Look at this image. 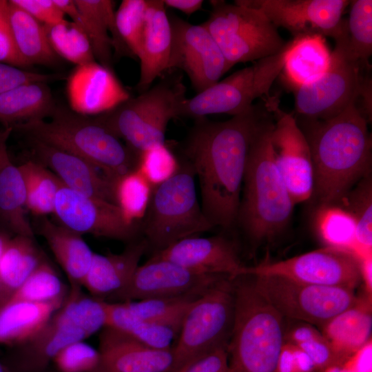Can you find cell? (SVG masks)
<instances>
[{"label":"cell","mask_w":372,"mask_h":372,"mask_svg":"<svg viewBox=\"0 0 372 372\" xmlns=\"http://www.w3.org/2000/svg\"><path fill=\"white\" fill-rule=\"evenodd\" d=\"M87 338V333L60 307L36 335L16 347L12 369L14 372H40L65 347Z\"/></svg>","instance_id":"cb8c5ba5"},{"label":"cell","mask_w":372,"mask_h":372,"mask_svg":"<svg viewBox=\"0 0 372 372\" xmlns=\"http://www.w3.org/2000/svg\"><path fill=\"white\" fill-rule=\"evenodd\" d=\"M25 203L21 172L7 154L0 167V220L15 236L34 238L33 229L25 214Z\"/></svg>","instance_id":"e575fe53"},{"label":"cell","mask_w":372,"mask_h":372,"mask_svg":"<svg viewBox=\"0 0 372 372\" xmlns=\"http://www.w3.org/2000/svg\"><path fill=\"white\" fill-rule=\"evenodd\" d=\"M195 178L192 166L183 158L172 176L152 187L142 231L147 246L156 252L214 228L198 202Z\"/></svg>","instance_id":"52a82bcc"},{"label":"cell","mask_w":372,"mask_h":372,"mask_svg":"<svg viewBox=\"0 0 372 372\" xmlns=\"http://www.w3.org/2000/svg\"><path fill=\"white\" fill-rule=\"evenodd\" d=\"M371 298L365 293L358 296L355 304L321 327L340 364L371 339Z\"/></svg>","instance_id":"83f0119b"},{"label":"cell","mask_w":372,"mask_h":372,"mask_svg":"<svg viewBox=\"0 0 372 372\" xmlns=\"http://www.w3.org/2000/svg\"><path fill=\"white\" fill-rule=\"evenodd\" d=\"M234 3L262 12L277 28L287 30L293 38L309 34L334 41L347 32L342 19L348 0H237Z\"/></svg>","instance_id":"5bb4252c"},{"label":"cell","mask_w":372,"mask_h":372,"mask_svg":"<svg viewBox=\"0 0 372 372\" xmlns=\"http://www.w3.org/2000/svg\"><path fill=\"white\" fill-rule=\"evenodd\" d=\"M223 275L206 274L188 269L153 256L139 265L128 284L107 302H126L149 298L200 296Z\"/></svg>","instance_id":"e0dca14e"},{"label":"cell","mask_w":372,"mask_h":372,"mask_svg":"<svg viewBox=\"0 0 372 372\" xmlns=\"http://www.w3.org/2000/svg\"><path fill=\"white\" fill-rule=\"evenodd\" d=\"M43 25H54L65 19L54 0H10Z\"/></svg>","instance_id":"816d5d0a"},{"label":"cell","mask_w":372,"mask_h":372,"mask_svg":"<svg viewBox=\"0 0 372 372\" xmlns=\"http://www.w3.org/2000/svg\"><path fill=\"white\" fill-rule=\"evenodd\" d=\"M153 256L196 272L231 278L241 276L245 267L236 246L222 236L186 238L155 252Z\"/></svg>","instance_id":"44dd1931"},{"label":"cell","mask_w":372,"mask_h":372,"mask_svg":"<svg viewBox=\"0 0 372 372\" xmlns=\"http://www.w3.org/2000/svg\"><path fill=\"white\" fill-rule=\"evenodd\" d=\"M62 304L6 302L0 307V344L17 347L27 342Z\"/></svg>","instance_id":"f546056e"},{"label":"cell","mask_w":372,"mask_h":372,"mask_svg":"<svg viewBox=\"0 0 372 372\" xmlns=\"http://www.w3.org/2000/svg\"><path fill=\"white\" fill-rule=\"evenodd\" d=\"M10 237L5 232L0 231V257L3 252Z\"/></svg>","instance_id":"91938a15"},{"label":"cell","mask_w":372,"mask_h":372,"mask_svg":"<svg viewBox=\"0 0 372 372\" xmlns=\"http://www.w3.org/2000/svg\"><path fill=\"white\" fill-rule=\"evenodd\" d=\"M285 340L305 352L313 361L316 371L320 372L331 365H340L330 342L312 324L302 322L295 325L287 333L285 332Z\"/></svg>","instance_id":"ee69618b"},{"label":"cell","mask_w":372,"mask_h":372,"mask_svg":"<svg viewBox=\"0 0 372 372\" xmlns=\"http://www.w3.org/2000/svg\"><path fill=\"white\" fill-rule=\"evenodd\" d=\"M66 91L70 108L87 116L110 111L131 97L112 69L96 61L74 68Z\"/></svg>","instance_id":"d6986e66"},{"label":"cell","mask_w":372,"mask_h":372,"mask_svg":"<svg viewBox=\"0 0 372 372\" xmlns=\"http://www.w3.org/2000/svg\"><path fill=\"white\" fill-rule=\"evenodd\" d=\"M251 277L258 293L283 318L313 326L322 327L358 299L355 290L349 288L311 285L276 276Z\"/></svg>","instance_id":"7c38bea8"},{"label":"cell","mask_w":372,"mask_h":372,"mask_svg":"<svg viewBox=\"0 0 372 372\" xmlns=\"http://www.w3.org/2000/svg\"><path fill=\"white\" fill-rule=\"evenodd\" d=\"M147 0H123L115 12L119 34L132 56L139 59L143 47Z\"/></svg>","instance_id":"f6af8a7d"},{"label":"cell","mask_w":372,"mask_h":372,"mask_svg":"<svg viewBox=\"0 0 372 372\" xmlns=\"http://www.w3.org/2000/svg\"><path fill=\"white\" fill-rule=\"evenodd\" d=\"M296 120L310 147L313 195L320 206L341 203L353 185L371 174L369 122L356 103L330 119Z\"/></svg>","instance_id":"7a4b0ae2"},{"label":"cell","mask_w":372,"mask_h":372,"mask_svg":"<svg viewBox=\"0 0 372 372\" xmlns=\"http://www.w3.org/2000/svg\"><path fill=\"white\" fill-rule=\"evenodd\" d=\"M294 360L296 372H314L315 365L309 355L294 344Z\"/></svg>","instance_id":"6f0895ef"},{"label":"cell","mask_w":372,"mask_h":372,"mask_svg":"<svg viewBox=\"0 0 372 372\" xmlns=\"http://www.w3.org/2000/svg\"><path fill=\"white\" fill-rule=\"evenodd\" d=\"M8 1L0 0V62L24 68L28 67L19 54L9 21Z\"/></svg>","instance_id":"f907efd6"},{"label":"cell","mask_w":372,"mask_h":372,"mask_svg":"<svg viewBox=\"0 0 372 372\" xmlns=\"http://www.w3.org/2000/svg\"><path fill=\"white\" fill-rule=\"evenodd\" d=\"M52 362L59 372H96L100 355L98 349L81 340L62 349Z\"/></svg>","instance_id":"7dc6e473"},{"label":"cell","mask_w":372,"mask_h":372,"mask_svg":"<svg viewBox=\"0 0 372 372\" xmlns=\"http://www.w3.org/2000/svg\"><path fill=\"white\" fill-rule=\"evenodd\" d=\"M346 34L335 41L352 60L369 64L372 54V1H350Z\"/></svg>","instance_id":"8d00e7d4"},{"label":"cell","mask_w":372,"mask_h":372,"mask_svg":"<svg viewBox=\"0 0 372 372\" xmlns=\"http://www.w3.org/2000/svg\"><path fill=\"white\" fill-rule=\"evenodd\" d=\"M68 293V288L55 269L45 259L8 301L63 303Z\"/></svg>","instance_id":"ab89813d"},{"label":"cell","mask_w":372,"mask_h":372,"mask_svg":"<svg viewBox=\"0 0 372 372\" xmlns=\"http://www.w3.org/2000/svg\"><path fill=\"white\" fill-rule=\"evenodd\" d=\"M45 258L34 238H10L0 257V307L5 304Z\"/></svg>","instance_id":"1f68e13d"},{"label":"cell","mask_w":372,"mask_h":372,"mask_svg":"<svg viewBox=\"0 0 372 372\" xmlns=\"http://www.w3.org/2000/svg\"><path fill=\"white\" fill-rule=\"evenodd\" d=\"M234 278L225 277L195 300L187 310L176 343L169 372L194 358L227 345L234 325Z\"/></svg>","instance_id":"9c48e42d"},{"label":"cell","mask_w":372,"mask_h":372,"mask_svg":"<svg viewBox=\"0 0 372 372\" xmlns=\"http://www.w3.org/2000/svg\"><path fill=\"white\" fill-rule=\"evenodd\" d=\"M105 327L121 331L153 348H172L180 325L154 322L141 320L132 314L122 302L105 300Z\"/></svg>","instance_id":"836d02e7"},{"label":"cell","mask_w":372,"mask_h":372,"mask_svg":"<svg viewBox=\"0 0 372 372\" xmlns=\"http://www.w3.org/2000/svg\"><path fill=\"white\" fill-rule=\"evenodd\" d=\"M48 43L54 53L76 65L95 61L84 31L72 21L43 25Z\"/></svg>","instance_id":"f35d334b"},{"label":"cell","mask_w":372,"mask_h":372,"mask_svg":"<svg viewBox=\"0 0 372 372\" xmlns=\"http://www.w3.org/2000/svg\"><path fill=\"white\" fill-rule=\"evenodd\" d=\"M47 83H29L0 94V122L6 127L34 119H45L56 107Z\"/></svg>","instance_id":"4dcf8cb0"},{"label":"cell","mask_w":372,"mask_h":372,"mask_svg":"<svg viewBox=\"0 0 372 372\" xmlns=\"http://www.w3.org/2000/svg\"><path fill=\"white\" fill-rule=\"evenodd\" d=\"M38 162L66 187L90 197L116 204V183L87 161L42 142L29 139Z\"/></svg>","instance_id":"603a6c76"},{"label":"cell","mask_w":372,"mask_h":372,"mask_svg":"<svg viewBox=\"0 0 372 372\" xmlns=\"http://www.w3.org/2000/svg\"><path fill=\"white\" fill-rule=\"evenodd\" d=\"M320 372H346L340 365L339 364H334L329 366L324 369H323Z\"/></svg>","instance_id":"94428289"},{"label":"cell","mask_w":372,"mask_h":372,"mask_svg":"<svg viewBox=\"0 0 372 372\" xmlns=\"http://www.w3.org/2000/svg\"><path fill=\"white\" fill-rule=\"evenodd\" d=\"M169 21L172 44L168 72L183 71L197 93L219 81L231 68L209 30L203 23L192 24L174 16Z\"/></svg>","instance_id":"2e32d148"},{"label":"cell","mask_w":372,"mask_h":372,"mask_svg":"<svg viewBox=\"0 0 372 372\" xmlns=\"http://www.w3.org/2000/svg\"><path fill=\"white\" fill-rule=\"evenodd\" d=\"M152 186L136 168L120 178L115 185L117 205L132 223L144 217Z\"/></svg>","instance_id":"7bdbcfd3"},{"label":"cell","mask_w":372,"mask_h":372,"mask_svg":"<svg viewBox=\"0 0 372 372\" xmlns=\"http://www.w3.org/2000/svg\"><path fill=\"white\" fill-rule=\"evenodd\" d=\"M360 262L361 282L364 286L365 294L372 297V255L358 258Z\"/></svg>","instance_id":"11a10c76"},{"label":"cell","mask_w":372,"mask_h":372,"mask_svg":"<svg viewBox=\"0 0 372 372\" xmlns=\"http://www.w3.org/2000/svg\"><path fill=\"white\" fill-rule=\"evenodd\" d=\"M252 278V277H251ZM235 313L228 372H276L285 341L283 318L245 275L234 278Z\"/></svg>","instance_id":"5b68a950"},{"label":"cell","mask_w":372,"mask_h":372,"mask_svg":"<svg viewBox=\"0 0 372 372\" xmlns=\"http://www.w3.org/2000/svg\"><path fill=\"white\" fill-rule=\"evenodd\" d=\"M276 372H296L293 344L284 341L277 360Z\"/></svg>","instance_id":"db71d44e"},{"label":"cell","mask_w":372,"mask_h":372,"mask_svg":"<svg viewBox=\"0 0 372 372\" xmlns=\"http://www.w3.org/2000/svg\"><path fill=\"white\" fill-rule=\"evenodd\" d=\"M287 45L278 54L255 61L187 99L179 117L197 119L216 114L234 116L247 110L256 100L269 97L282 71Z\"/></svg>","instance_id":"30bf717a"},{"label":"cell","mask_w":372,"mask_h":372,"mask_svg":"<svg viewBox=\"0 0 372 372\" xmlns=\"http://www.w3.org/2000/svg\"><path fill=\"white\" fill-rule=\"evenodd\" d=\"M87 37L98 63L112 69V50L118 55H130L116 23L114 3L110 0H54Z\"/></svg>","instance_id":"ffe728a7"},{"label":"cell","mask_w":372,"mask_h":372,"mask_svg":"<svg viewBox=\"0 0 372 372\" xmlns=\"http://www.w3.org/2000/svg\"><path fill=\"white\" fill-rule=\"evenodd\" d=\"M175 372H228L227 345L216 347L194 358Z\"/></svg>","instance_id":"681fc988"},{"label":"cell","mask_w":372,"mask_h":372,"mask_svg":"<svg viewBox=\"0 0 372 372\" xmlns=\"http://www.w3.org/2000/svg\"><path fill=\"white\" fill-rule=\"evenodd\" d=\"M19 167L25 184L26 209L39 216L54 214L61 180L37 161L30 160Z\"/></svg>","instance_id":"d590c367"},{"label":"cell","mask_w":372,"mask_h":372,"mask_svg":"<svg viewBox=\"0 0 372 372\" xmlns=\"http://www.w3.org/2000/svg\"><path fill=\"white\" fill-rule=\"evenodd\" d=\"M198 297L187 296L122 302L132 314L141 320L181 325L187 310Z\"/></svg>","instance_id":"b9f144b4"},{"label":"cell","mask_w":372,"mask_h":372,"mask_svg":"<svg viewBox=\"0 0 372 372\" xmlns=\"http://www.w3.org/2000/svg\"><path fill=\"white\" fill-rule=\"evenodd\" d=\"M147 247L143 238L130 242L120 254L94 253L82 287L95 298L107 300L128 284Z\"/></svg>","instance_id":"484cf974"},{"label":"cell","mask_w":372,"mask_h":372,"mask_svg":"<svg viewBox=\"0 0 372 372\" xmlns=\"http://www.w3.org/2000/svg\"><path fill=\"white\" fill-rule=\"evenodd\" d=\"M171 44V24L163 0H147L143 47L138 59L140 77L136 84L140 93L168 72Z\"/></svg>","instance_id":"d4e9b609"},{"label":"cell","mask_w":372,"mask_h":372,"mask_svg":"<svg viewBox=\"0 0 372 372\" xmlns=\"http://www.w3.org/2000/svg\"><path fill=\"white\" fill-rule=\"evenodd\" d=\"M99 340L96 372H169L172 369V348H153L110 327L101 330Z\"/></svg>","instance_id":"7402d4cb"},{"label":"cell","mask_w":372,"mask_h":372,"mask_svg":"<svg viewBox=\"0 0 372 372\" xmlns=\"http://www.w3.org/2000/svg\"><path fill=\"white\" fill-rule=\"evenodd\" d=\"M167 74L138 96L92 117L138 154L165 145L167 125L179 118L187 99L182 76Z\"/></svg>","instance_id":"8992f818"},{"label":"cell","mask_w":372,"mask_h":372,"mask_svg":"<svg viewBox=\"0 0 372 372\" xmlns=\"http://www.w3.org/2000/svg\"><path fill=\"white\" fill-rule=\"evenodd\" d=\"M316 223L318 234L327 247L353 254L356 242V223L349 211L335 205L320 206Z\"/></svg>","instance_id":"60d3db41"},{"label":"cell","mask_w":372,"mask_h":372,"mask_svg":"<svg viewBox=\"0 0 372 372\" xmlns=\"http://www.w3.org/2000/svg\"><path fill=\"white\" fill-rule=\"evenodd\" d=\"M329 70L292 92L296 118L327 120L336 116L371 88L370 64L351 59L335 44Z\"/></svg>","instance_id":"8fae6325"},{"label":"cell","mask_w":372,"mask_h":372,"mask_svg":"<svg viewBox=\"0 0 372 372\" xmlns=\"http://www.w3.org/2000/svg\"><path fill=\"white\" fill-rule=\"evenodd\" d=\"M346 372H372V341L369 340L340 364Z\"/></svg>","instance_id":"f5cc1de1"},{"label":"cell","mask_w":372,"mask_h":372,"mask_svg":"<svg viewBox=\"0 0 372 372\" xmlns=\"http://www.w3.org/2000/svg\"><path fill=\"white\" fill-rule=\"evenodd\" d=\"M39 231L65 271L70 285L82 287L94 253L81 234L47 218L40 222Z\"/></svg>","instance_id":"f1b7e54d"},{"label":"cell","mask_w":372,"mask_h":372,"mask_svg":"<svg viewBox=\"0 0 372 372\" xmlns=\"http://www.w3.org/2000/svg\"><path fill=\"white\" fill-rule=\"evenodd\" d=\"M210 3L212 10L203 25L231 68L278 54L287 45L278 28L260 11L224 1Z\"/></svg>","instance_id":"ba28073f"},{"label":"cell","mask_w":372,"mask_h":372,"mask_svg":"<svg viewBox=\"0 0 372 372\" xmlns=\"http://www.w3.org/2000/svg\"><path fill=\"white\" fill-rule=\"evenodd\" d=\"M342 200L344 209L356 223L357 258L372 255V180L371 174L360 179Z\"/></svg>","instance_id":"74e56055"},{"label":"cell","mask_w":372,"mask_h":372,"mask_svg":"<svg viewBox=\"0 0 372 372\" xmlns=\"http://www.w3.org/2000/svg\"><path fill=\"white\" fill-rule=\"evenodd\" d=\"M273 118L267 98L230 119H195L182 147L184 159L198 178L200 206L215 227L236 222L247 156L259 130Z\"/></svg>","instance_id":"6da1fadb"},{"label":"cell","mask_w":372,"mask_h":372,"mask_svg":"<svg viewBox=\"0 0 372 372\" xmlns=\"http://www.w3.org/2000/svg\"><path fill=\"white\" fill-rule=\"evenodd\" d=\"M332 53L326 38L319 34L303 35L287 42L280 72L291 92L309 84L326 73L331 64Z\"/></svg>","instance_id":"4316f807"},{"label":"cell","mask_w":372,"mask_h":372,"mask_svg":"<svg viewBox=\"0 0 372 372\" xmlns=\"http://www.w3.org/2000/svg\"><path fill=\"white\" fill-rule=\"evenodd\" d=\"M165 6L171 7L191 15L200 9L203 4L202 0H163Z\"/></svg>","instance_id":"9f6ffc18"},{"label":"cell","mask_w":372,"mask_h":372,"mask_svg":"<svg viewBox=\"0 0 372 372\" xmlns=\"http://www.w3.org/2000/svg\"><path fill=\"white\" fill-rule=\"evenodd\" d=\"M178 166L179 161L165 144L141 153L137 169L153 187L172 176Z\"/></svg>","instance_id":"bcb514c9"},{"label":"cell","mask_w":372,"mask_h":372,"mask_svg":"<svg viewBox=\"0 0 372 372\" xmlns=\"http://www.w3.org/2000/svg\"><path fill=\"white\" fill-rule=\"evenodd\" d=\"M61 74H42L0 62V94L19 85L35 82L48 83L63 79Z\"/></svg>","instance_id":"c3c4849f"},{"label":"cell","mask_w":372,"mask_h":372,"mask_svg":"<svg viewBox=\"0 0 372 372\" xmlns=\"http://www.w3.org/2000/svg\"><path fill=\"white\" fill-rule=\"evenodd\" d=\"M49 120L34 119L12 127L36 140L76 156L116 183L138 166L136 152L125 145L92 116L56 105Z\"/></svg>","instance_id":"3957f363"},{"label":"cell","mask_w":372,"mask_h":372,"mask_svg":"<svg viewBox=\"0 0 372 372\" xmlns=\"http://www.w3.org/2000/svg\"><path fill=\"white\" fill-rule=\"evenodd\" d=\"M273 116L271 142L276 164L294 205L313 194L314 176L310 147L293 113L280 107L276 96L268 98Z\"/></svg>","instance_id":"9a60e30c"},{"label":"cell","mask_w":372,"mask_h":372,"mask_svg":"<svg viewBox=\"0 0 372 372\" xmlns=\"http://www.w3.org/2000/svg\"><path fill=\"white\" fill-rule=\"evenodd\" d=\"M8 4L9 21L14 45L27 66L56 63L58 56L48 43L43 24L10 1Z\"/></svg>","instance_id":"d6a6232c"},{"label":"cell","mask_w":372,"mask_h":372,"mask_svg":"<svg viewBox=\"0 0 372 372\" xmlns=\"http://www.w3.org/2000/svg\"><path fill=\"white\" fill-rule=\"evenodd\" d=\"M12 130V128L11 127H6L3 131L0 132V167L6 155L8 154L6 141Z\"/></svg>","instance_id":"680465c9"},{"label":"cell","mask_w":372,"mask_h":372,"mask_svg":"<svg viewBox=\"0 0 372 372\" xmlns=\"http://www.w3.org/2000/svg\"><path fill=\"white\" fill-rule=\"evenodd\" d=\"M273 118L257 132L249 151L237 221L254 242L270 240L286 227L294 203L276 164Z\"/></svg>","instance_id":"277c9868"},{"label":"cell","mask_w":372,"mask_h":372,"mask_svg":"<svg viewBox=\"0 0 372 372\" xmlns=\"http://www.w3.org/2000/svg\"><path fill=\"white\" fill-rule=\"evenodd\" d=\"M54 214L61 225L80 234H90L119 240H130L137 228L116 204L92 198L64 185L56 194Z\"/></svg>","instance_id":"ac0fdd59"},{"label":"cell","mask_w":372,"mask_h":372,"mask_svg":"<svg viewBox=\"0 0 372 372\" xmlns=\"http://www.w3.org/2000/svg\"><path fill=\"white\" fill-rule=\"evenodd\" d=\"M242 275L276 276L311 285L354 290L361 283L360 262L355 255L327 246L286 260L245 266Z\"/></svg>","instance_id":"4fadbf2b"},{"label":"cell","mask_w":372,"mask_h":372,"mask_svg":"<svg viewBox=\"0 0 372 372\" xmlns=\"http://www.w3.org/2000/svg\"><path fill=\"white\" fill-rule=\"evenodd\" d=\"M0 372H14L9 366H7L0 361Z\"/></svg>","instance_id":"6125c7cd"}]
</instances>
